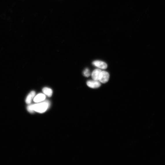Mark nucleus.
Returning <instances> with one entry per match:
<instances>
[{"label": "nucleus", "mask_w": 165, "mask_h": 165, "mask_svg": "<svg viewBox=\"0 0 165 165\" xmlns=\"http://www.w3.org/2000/svg\"><path fill=\"white\" fill-rule=\"evenodd\" d=\"M50 103L48 101H45L40 103L31 105L28 106L27 110L31 113L34 111L40 113H43L49 107Z\"/></svg>", "instance_id": "obj_1"}, {"label": "nucleus", "mask_w": 165, "mask_h": 165, "mask_svg": "<svg viewBox=\"0 0 165 165\" xmlns=\"http://www.w3.org/2000/svg\"><path fill=\"white\" fill-rule=\"evenodd\" d=\"M110 78L109 73L105 71H102L99 79V81L102 83L105 84L109 81Z\"/></svg>", "instance_id": "obj_2"}, {"label": "nucleus", "mask_w": 165, "mask_h": 165, "mask_svg": "<svg viewBox=\"0 0 165 165\" xmlns=\"http://www.w3.org/2000/svg\"><path fill=\"white\" fill-rule=\"evenodd\" d=\"M87 86L92 88H98L101 86V84L99 81H89L87 82Z\"/></svg>", "instance_id": "obj_3"}, {"label": "nucleus", "mask_w": 165, "mask_h": 165, "mask_svg": "<svg viewBox=\"0 0 165 165\" xmlns=\"http://www.w3.org/2000/svg\"><path fill=\"white\" fill-rule=\"evenodd\" d=\"M92 64L95 66L101 69H105L107 67V64L102 61H95L93 62Z\"/></svg>", "instance_id": "obj_4"}, {"label": "nucleus", "mask_w": 165, "mask_h": 165, "mask_svg": "<svg viewBox=\"0 0 165 165\" xmlns=\"http://www.w3.org/2000/svg\"><path fill=\"white\" fill-rule=\"evenodd\" d=\"M101 72V70L99 69H95L92 74V77L93 79L94 80L99 81V76Z\"/></svg>", "instance_id": "obj_5"}, {"label": "nucleus", "mask_w": 165, "mask_h": 165, "mask_svg": "<svg viewBox=\"0 0 165 165\" xmlns=\"http://www.w3.org/2000/svg\"><path fill=\"white\" fill-rule=\"evenodd\" d=\"M46 98L45 95L42 93L37 95L34 99V101L36 103H39L44 101Z\"/></svg>", "instance_id": "obj_6"}, {"label": "nucleus", "mask_w": 165, "mask_h": 165, "mask_svg": "<svg viewBox=\"0 0 165 165\" xmlns=\"http://www.w3.org/2000/svg\"><path fill=\"white\" fill-rule=\"evenodd\" d=\"M35 95V92L34 91L31 92L27 96L26 100L25 102L27 104H30L31 101L34 98Z\"/></svg>", "instance_id": "obj_7"}, {"label": "nucleus", "mask_w": 165, "mask_h": 165, "mask_svg": "<svg viewBox=\"0 0 165 165\" xmlns=\"http://www.w3.org/2000/svg\"><path fill=\"white\" fill-rule=\"evenodd\" d=\"M42 91L48 97H50L52 95V90L50 88L47 87L44 88L42 89Z\"/></svg>", "instance_id": "obj_8"}, {"label": "nucleus", "mask_w": 165, "mask_h": 165, "mask_svg": "<svg viewBox=\"0 0 165 165\" xmlns=\"http://www.w3.org/2000/svg\"><path fill=\"white\" fill-rule=\"evenodd\" d=\"M83 75L86 77H88L90 76V73L88 68H86L85 69L83 72Z\"/></svg>", "instance_id": "obj_9"}]
</instances>
